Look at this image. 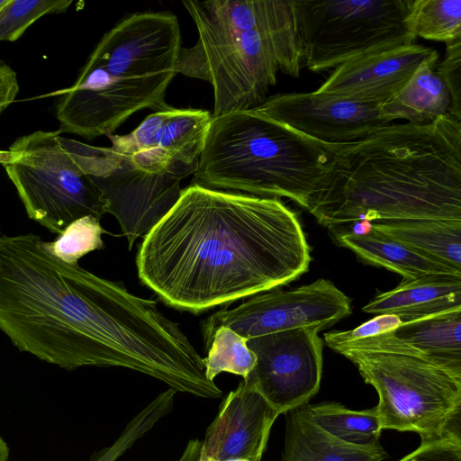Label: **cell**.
<instances>
[{
  "mask_svg": "<svg viewBox=\"0 0 461 461\" xmlns=\"http://www.w3.org/2000/svg\"><path fill=\"white\" fill-rule=\"evenodd\" d=\"M198 39L181 48L176 73L213 90L212 117L258 107L277 74L298 77L302 55L291 0H184Z\"/></svg>",
  "mask_w": 461,
  "mask_h": 461,
  "instance_id": "cell-4",
  "label": "cell"
},
{
  "mask_svg": "<svg viewBox=\"0 0 461 461\" xmlns=\"http://www.w3.org/2000/svg\"><path fill=\"white\" fill-rule=\"evenodd\" d=\"M461 308V275H430L402 281L376 294L362 308L374 314H393L402 322Z\"/></svg>",
  "mask_w": 461,
  "mask_h": 461,
  "instance_id": "cell-17",
  "label": "cell"
},
{
  "mask_svg": "<svg viewBox=\"0 0 461 461\" xmlns=\"http://www.w3.org/2000/svg\"><path fill=\"white\" fill-rule=\"evenodd\" d=\"M285 414V449L280 461H382L389 457L381 444L357 446L330 435L313 420L309 403Z\"/></svg>",
  "mask_w": 461,
  "mask_h": 461,
  "instance_id": "cell-18",
  "label": "cell"
},
{
  "mask_svg": "<svg viewBox=\"0 0 461 461\" xmlns=\"http://www.w3.org/2000/svg\"><path fill=\"white\" fill-rule=\"evenodd\" d=\"M402 321L393 314H380L349 330H330L324 341L331 349L397 329Z\"/></svg>",
  "mask_w": 461,
  "mask_h": 461,
  "instance_id": "cell-28",
  "label": "cell"
},
{
  "mask_svg": "<svg viewBox=\"0 0 461 461\" xmlns=\"http://www.w3.org/2000/svg\"><path fill=\"white\" fill-rule=\"evenodd\" d=\"M437 73L450 93L449 113L461 120V38L447 43L446 55L439 62Z\"/></svg>",
  "mask_w": 461,
  "mask_h": 461,
  "instance_id": "cell-29",
  "label": "cell"
},
{
  "mask_svg": "<svg viewBox=\"0 0 461 461\" xmlns=\"http://www.w3.org/2000/svg\"><path fill=\"white\" fill-rule=\"evenodd\" d=\"M407 26L415 39L447 44L461 38V0H411Z\"/></svg>",
  "mask_w": 461,
  "mask_h": 461,
  "instance_id": "cell-24",
  "label": "cell"
},
{
  "mask_svg": "<svg viewBox=\"0 0 461 461\" xmlns=\"http://www.w3.org/2000/svg\"><path fill=\"white\" fill-rule=\"evenodd\" d=\"M203 441L197 438L189 440L177 461H199Z\"/></svg>",
  "mask_w": 461,
  "mask_h": 461,
  "instance_id": "cell-32",
  "label": "cell"
},
{
  "mask_svg": "<svg viewBox=\"0 0 461 461\" xmlns=\"http://www.w3.org/2000/svg\"><path fill=\"white\" fill-rule=\"evenodd\" d=\"M394 335L461 377V308L402 322Z\"/></svg>",
  "mask_w": 461,
  "mask_h": 461,
  "instance_id": "cell-22",
  "label": "cell"
},
{
  "mask_svg": "<svg viewBox=\"0 0 461 461\" xmlns=\"http://www.w3.org/2000/svg\"><path fill=\"white\" fill-rule=\"evenodd\" d=\"M254 109L326 145L350 143L391 124L376 105L316 90L275 95Z\"/></svg>",
  "mask_w": 461,
  "mask_h": 461,
  "instance_id": "cell-13",
  "label": "cell"
},
{
  "mask_svg": "<svg viewBox=\"0 0 461 461\" xmlns=\"http://www.w3.org/2000/svg\"><path fill=\"white\" fill-rule=\"evenodd\" d=\"M399 461H461V437L421 443Z\"/></svg>",
  "mask_w": 461,
  "mask_h": 461,
  "instance_id": "cell-30",
  "label": "cell"
},
{
  "mask_svg": "<svg viewBox=\"0 0 461 461\" xmlns=\"http://www.w3.org/2000/svg\"><path fill=\"white\" fill-rule=\"evenodd\" d=\"M120 457L119 450L110 446L94 453L88 461H116Z\"/></svg>",
  "mask_w": 461,
  "mask_h": 461,
  "instance_id": "cell-33",
  "label": "cell"
},
{
  "mask_svg": "<svg viewBox=\"0 0 461 461\" xmlns=\"http://www.w3.org/2000/svg\"><path fill=\"white\" fill-rule=\"evenodd\" d=\"M211 120L207 110L167 105L148 115L131 132L107 137L117 152L158 148L196 170Z\"/></svg>",
  "mask_w": 461,
  "mask_h": 461,
  "instance_id": "cell-15",
  "label": "cell"
},
{
  "mask_svg": "<svg viewBox=\"0 0 461 461\" xmlns=\"http://www.w3.org/2000/svg\"><path fill=\"white\" fill-rule=\"evenodd\" d=\"M328 228L357 221L461 220V120L391 123L330 145L306 209Z\"/></svg>",
  "mask_w": 461,
  "mask_h": 461,
  "instance_id": "cell-3",
  "label": "cell"
},
{
  "mask_svg": "<svg viewBox=\"0 0 461 461\" xmlns=\"http://www.w3.org/2000/svg\"><path fill=\"white\" fill-rule=\"evenodd\" d=\"M71 0H10L0 9V41H14L45 14L65 12Z\"/></svg>",
  "mask_w": 461,
  "mask_h": 461,
  "instance_id": "cell-27",
  "label": "cell"
},
{
  "mask_svg": "<svg viewBox=\"0 0 461 461\" xmlns=\"http://www.w3.org/2000/svg\"><path fill=\"white\" fill-rule=\"evenodd\" d=\"M10 0H0V9L4 7Z\"/></svg>",
  "mask_w": 461,
  "mask_h": 461,
  "instance_id": "cell-37",
  "label": "cell"
},
{
  "mask_svg": "<svg viewBox=\"0 0 461 461\" xmlns=\"http://www.w3.org/2000/svg\"><path fill=\"white\" fill-rule=\"evenodd\" d=\"M181 48L173 13L124 16L104 34L74 85L48 95H59V132L89 140L107 137L140 110L166 108Z\"/></svg>",
  "mask_w": 461,
  "mask_h": 461,
  "instance_id": "cell-5",
  "label": "cell"
},
{
  "mask_svg": "<svg viewBox=\"0 0 461 461\" xmlns=\"http://www.w3.org/2000/svg\"><path fill=\"white\" fill-rule=\"evenodd\" d=\"M221 461H249V460L244 459V458H229V459H225V460H221Z\"/></svg>",
  "mask_w": 461,
  "mask_h": 461,
  "instance_id": "cell-36",
  "label": "cell"
},
{
  "mask_svg": "<svg viewBox=\"0 0 461 461\" xmlns=\"http://www.w3.org/2000/svg\"><path fill=\"white\" fill-rule=\"evenodd\" d=\"M436 54V50L416 43L373 51L336 67L316 91L378 106L402 89L423 60Z\"/></svg>",
  "mask_w": 461,
  "mask_h": 461,
  "instance_id": "cell-14",
  "label": "cell"
},
{
  "mask_svg": "<svg viewBox=\"0 0 461 461\" xmlns=\"http://www.w3.org/2000/svg\"><path fill=\"white\" fill-rule=\"evenodd\" d=\"M330 145L255 109L212 117L194 183L258 197H286L307 209L325 176Z\"/></svg>",
  "mask_w": 461,
  "mask_h": 461,
  "instance_id": "cell-6",
  "label": "cell"
},
{
  "mask_svg": "<svg viewBox=\"0 0 461 461\" xmlns=\"http://www.w3.org/2000/svg\"><path fill=\"white\" fill-rule=\"evenodd\" d=\"M317 327L291 329L250 338L257 362L243 383L259 393L278 414L308 403L319 391L323 341Z\"/></svg>",
  "mask_w": 461,
  "mask_h": 461,
  "instance_id": "cell-12",
  "label": "cell"
},
{
  "mask_svg": "<svg viewBox=\"0 0 461 461\" xmlns=\"http://www.w3.org/2000/svg\"><path fill=\"white\" fill-rule=\"evenodd\" d=\"M247 341V338L229 327L218 328L205 346L207 357L203 358V364L207 379L214 382V378L223 372L246 379L257 362Z\"/></svg>",
  "mask_w": 461,
  "mask_h": 461,
  "instance_id": "cell-25",
  "label": "cell"
},
{
  "mask_svg": "<svg viewBox=\"0 0 461 461\" xmlns=\"http://www.w3.org/2000/svg\"><path fill=\"white\" fill-rule=\"evenodd\" d=\"M313 420L333 437L357 446L380 445L383 430L376 407L352 411L338 402L309 404Z\"/></svg>",
  "mask_w": 461,
  "mask_h": 461,
  "instance_id": "cell-23",
  "label": "cell"
},
{
  "mask_svg": "<svg viewBox=\"0 0 461 461\" xmlns=\"http://www.w3.org/2000/svg\"><path fill=\"white\" fill-rule=\"evenodd\" d=\"M104 232L100 220L86 215L71 222L55 240L45 241V245L62 261L77 265L89 252L104 249Z\"/></svg>",
  "mask_w": 461,
  "mask_h": 461,
  "instance_id": "cell-26",
  "label": "cell"
},
{
  "mask_svg": "<svg viewBox=\"0 0 461 461\" xmlns=\"http://www.w3.org/2000/svg\"><path fill=\"white\" fill-rule=\"evenodd\" d=\"M59 131H37L9 148L18 158L4 165L30 219L60 235L86 215L101 220L106 202L62 142Z\"/></svg>",
  "mask_w": 461,
  "mask_h": 461,
  "instance_id": "cell-10",
  "label": "cell"
},
{
  "mask_svg": "<svg viewBox=\"0 0 461 461\" xmlns=\"http://www.w3.org/2000/svg\"><path fill=\"white\" fill-rule=\"evenodd\" d=\"M18 92L16 73L0 59V113L15 100Z\"/></svg>",
  "mask_w": 461,
  "mask_h": 461,
  "instance_id": "cell-31",
  "label": "cell"
},
{
  "mask_svg": "<svg viewBox=\"0 0 461 461\" xmlns=\"http://www.w3.org/2000/svg\"><path fill=\"white\" fill-rule=\"evenodd\" d=\"M311 261L299 218L279 198L194 182L136 256L142 284L167 305L194 314L285 285Z\"/></svg>",
  "mask_w": 461,
  "mask_h": 461,
  "instance_id": "cell-2",
  "label": "cell"
},
{
  "mask_svg": "<svg viewBox=\"0 0 461 461\" xmlns=\"http://www.w3.org/2000/svg\"><path fill=\"white\" fill-rule=\"evenodd\" d=\"M226 426L218 461L244 458L260 461L271 428L279 415L256 390L240 382L222 401Z\"/></svg>",
  "mask_w": 461,
  "mask_h": 461,
  "instance_id": "cell-16",
  "label": "cell"
},
{
  "mask_svg": "<svg viewBox=\"0 0 461 461\" xmlns=\"http://www.w3.org/2000/svg\"><path fill=\"white\" fill-rule=\"evenodd\" d=\"M438 54L423 60L402 89L377 106L380 116L392 123L405 120L415 125L429 124L449 113L451 96L435 70Z\"/></svg>",
  "mask_w": 461,
  "mask_h": 461,
  "instance_id": "cell-19",
  "label": "cell"
},
{
  "mask_svg": "<svg viewBox=\"0 0 461 461\" xmlns=\"http://www.w3.org/2000/svg\"><path fill=\"white\" fill-rule=\"evenodd\" d=\"M18 158V153L13 150H0V164H9Z\"/></svg>",
  "mask_w": 461,
  "mask_h": 461,
  "instance_id": "cell-34",
  "label": "cell"
},
{
  "mask_svg": "<svg viewBox=\"0 0 461 461\" xmlns=\"http://www.w3.org/2000/svg\"><path fill=\"white\" fill-rule=\"evenodd\" d=\"M377 392L383 429L411 431L421 443L461 437V377L399 339L393 330L338 347Z\"/></svg>",
  "mask_w": 461,
  "mask_h": 461,
  "instance_id": "cell-7",
  "label": "cell"
},
{
  "mask_svg": "<svg viewBox=\"0 0 461 461\" xmlns=\"http://www.w3.org/2000/svg\"><path fill=\"white\" fill-rule=\"evenodd\" d=\"M9 447L7 443L0 436V461H8Z\"/></svg>",
  "mask_w": 461,
  "mask_h": 461,
  "instance_id": "cell-35",
  "label": "cell"
},
{
  "mask_svg": "<svg viewBox=\"0 0 461 461\" xmlns=\"http://www.w3.org/2000/svg\"><path fill=\"white\" fill-rule=\"evenodd\" d=\"M352 312L351 300L330 280L320 278L294 289L252 295L232 308H222L202 325L205 346L226 326L248 339L291 329L330 328Z\"/></svg>",
  "mask_w": 461,
  "mask_h": 461,
  "instance_id": "cell-11",
  "label": "cell"
},
{
  "mask_svg": "<svg viewBox=\"0 0 461 461\" xmlns=\"http://www.w3.org/2000/svg\"><path fill=\"white\" fill-rule=\"evenodd\" d=\"M331 236L338 245L350 249L363 263L397 273L403 281L430 275H461V271L417 253L375 230L366 235L339 232Z\"/></svg>",
  "mask_w": 461,
  "mask_h": 461,
  "instance_id": "cell-20",
  "label": "cell"
},
{
  "mask_svg": "<svg viewBox=\"0 0 461 461\" xmlns=\"http://www.w3.org/2000/svg\"><path fill=\"white\" fill-rule=\"evenodd\" d=\"M373 230L456 271H461V220L372 222Z\"/></svg>",
  "mask_w": 461,
  "mask_h": 461,
  "instance_id": "cell-21",
  "label": "cell"
},
{
  "mask_svg": "<svg viewBox=\"0 0 461 461\" xmlns=\"http://www.w3.org/2000/svg\"><path fill=\"white\" fill-rule=\"evenodd\" d=\"M62 142L101 192L130 250L176 204L181 180L194 173L158 148L121 153L63 137Z\"/></svg>",
  "mask_w": 461,
  "mask_h": 461,
  "instance_id": "cell-8",
  "label": "cell"
},
{
  "mask_svg": "<svg viewBox=\"0 0 461 461\" xmlns=\"http://www.w3.org/2000/svg\"><path fill=\"white\" fill-rule=\"evenodd\" d=\"M0 330L20 351L67 371L122 367L174 390L198 360L156 301L62 261L32 232L0 236Z\"/></svg>",
  "mask_w": 461,
  "mask_h": 461,
  "instance_id": "cell-1",
  "label": "cell"
},
{
  "mask_svg": "<svg viewBox=\"0 0 461 461\" xmlns=\"http://www.w3.org/2000/svg\"><path fill=\"white\" fill-rule=\"evenodd\" d=\"M411 0H291L302 59L312 72L365 54L412 44Z\"/></svg>",
  "mask_w": 461,
  "mask_h": 461,
  "instance_id": "cell-9",
  "label": "cell"
}]
</instances>
